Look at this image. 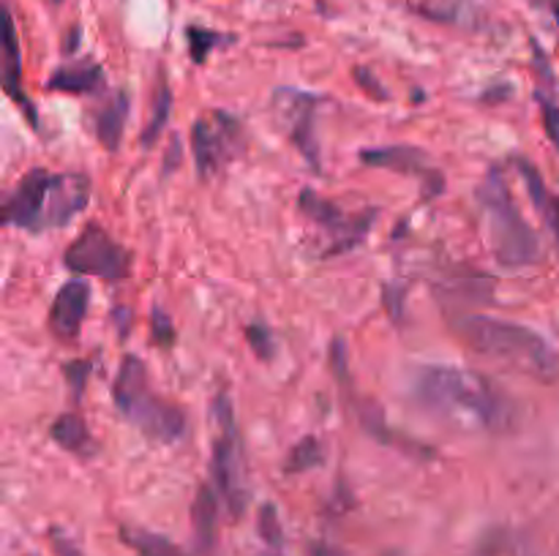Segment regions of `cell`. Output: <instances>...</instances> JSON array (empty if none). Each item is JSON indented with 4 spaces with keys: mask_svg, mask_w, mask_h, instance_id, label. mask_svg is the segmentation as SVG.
Segmentation results:
<instances>
[{
    "mask_svg": "<svg viewBox=\"0 0 559 556\" xmlns=\"http://www.w3.org/2000/svg\"><path fill=\"white\" fill-rule=\"evenodd\" d=\"M415 398L459 428L508 434L519 420L516 403L489 376L459 365L420 368L415 376Z\"/></svg>",
    "mask_w": 559,
    "mask_h": 556,
    "instance_id": "1",
    "label": "cell"
},
{
    "mask_svg": "<svg viewBox=\"0 0 559 556\" xmlns=\"http://www.w3.org/2000/svg\"><path fill=\"white\" fill-rule=\"evenodd\" d=\"M5 60H3V87L16 104L27 112L31 123H36V109L31 107V98L25 96L22 90V65H20V44H16V31H14V20L5 11Z\"/></svg>",
    "mask_w": 559,
    "mask_h": 556,
    "instance_id": "15",
    "label": "cell"
},
{
    "mask_svg": "<svg viewBox=\"0 0 559 556\" xmlns=\"http://www.w3.org/2000/svg\"><path fill=\"white\" fill-rule=\"evenodd\" d=\"M478 202L486 210L491 249H495L497 259L506 267H527L538 262V234L522 216L506 178L497 169H491L484 183L478 185Z\"/></svg>",
    "mask_w": 559,
    "mask_h": 556,
    "instance_id": "3",
    "label": "cell"
},
{
    "mask_svg": "<svg viewBox=\"0 0 559 556\" xmlns=\"http://www.w3.org/2000/svg\"><path fill=\"white\" fill-rule=\"evenodd\" d=\"M366 164L380 169H396V172L413 174L426 183V194H440L442 189V174L437 169L429 167V158L424 150L413 145H388V147H374V150L360 153Z\"/></svg>",
    "mask_w": 559,
    "mask_h": 556,
    "instance_id": "12",
    "label": "cell"
},
{
    "mask_svg": "<svg viewBox=\"0 0 559 556\" xmlns=\"http://www.w3.org/2000/svg\"><path fill=\"white\" fill-rule=\"evenodd\" d=\"M126 118H129V98H126V93H115V96L104 104L102 112L96 114V136L107 150H118Z\"/></svg>",
    "mask_w": 559,
    "mask_h": 556,
    "instance_id": "17",
    "label": "cell"
},
{
    "mask_svg": "<svg viewBox=\"0 0 559 556\" xmlns=\"http://www.w3.org/2000/svg\"><path fill=\"white\" fill-rule=\"evenodd\" d=\"M169 112H173V90H169L167 80H158L156 93H153V114L147 120L145 131H142V147H153V142L162 136L164 125H167Z\"/></svg>",
    "mask_w": 559,
    "mask_h": 556,
    "instance_id": "21",
    "label": "cell"
},
{
    "mask_svg": "<svg viewBox=\"0 0 559 556\" xmlns=\"http://www.w3.org/2000/svg\"><path fill=\"white\" fill-rule=\"evenodd\" d=\"M355 76H358V82H360V85L366 87V90H369V93H374L377 98H385V90H380V87L374 85V82H377L374 76H369V74H366L364 69H355Z\"/></svg>",
    "mask_w": 559,
    "mask_h": 556,
    "instance_id": "31",
    "label": "cell"
},
{
    "mask_svg": "<svg viewBox=\"0 0 559 556\" xmlns=\"http://www.w3.org/2000/svg\"><path fill=\"white\" fill-rule=\"evenodd\" d=\"M538 210H540V216H544L546 221H549L551 232H555V240H557V245H559V196H555V194L546 196V202L538 207Z\"/></svg>",
    "mask_w": 559,
    "mask_h": 556,
    "instance_id": "28",
    "label": "cell"
},
{
    "mask_svg": "<svg viewBox=\"0 0 559 556\" xmlns=\"http://www.w3.org/2000/svg\"><path fill=\"white\" fill-rule=\"evenodd\" d=\"M52 439L58 442L63 450L76 452V456H85L91 450V434H87V425L82 423V418L76 412L60 414L52 423Z\"/></svg>",
    "mask_w": 559,
    "mask_h": 556,
    "instance_id": "19",
    "label": "cell"
},
{
    "mask_svg": "<svg viewBox=\"0 0 559 556\" xmlns=\"http://www.w3.org/2000/svg\"><path fill=\"white\" fill-rule=\"evenodd\" d=\"M322 463V447L314 436H306L300 439L298 445L289 450L287 461H284V472L295 474V472H306V469H314Z\"/></svg>",
    "mask_w": 559,
    "mask_h": 556,
    "instance_id": "22",
    "label": "cell"
},
{
    "mask_svg": "<svg viewBox=\"0 0 559 556\" xmlns=\"http://www.w3.org/2000/svg\"><path fill=\"white\" fill-rule=\"evenodd\" d=\"M273 107H276L278 120L287 129V134L293 136V142L298 145V150L304 153V158H309V164L314 169H320V156H317V134H314V120H317V98L309 96L304 90H293V87H282L276 90L273 98Z\"/></svg>",
    "mask_w": 559,
    "mask_h": 556,
    "instance_id": "9",
    "label": "cell"
},
{
    "mask_svg": "<svg viewBox=\"0 0 559 556\" xmlns=\"http://www.w3.org/2000/svg\"><path fill=\"white\" fill-rule=\"evenodd\" d=\"M104 85L102 65L93 60H80V63H66L49 80V90L60 93H93Z\"/></svg>",
    "mask_w": 559,
    "mask_h": 556,
    "instance_id": "16",
    "label": "cell"
},
{
    "mask_svg": "<svg viewBox=\"0 0 559 556\" xmlns=\"http://www.w3.org/2000/svg\"><path fill=\"white\" fill-rule=\"evenodd\" d=\"M407 5L424 20L462 27V31H480L489 22L486 0H407Z\"/></svg>",
    "mask_w": 559,
    "mask_h": 556,
    "instance_id": "13",
    "label": "cell"
},
{
    "mask_svg": "<svg viewBox=\"0 0 559 556\" xmlns=\"http://www.w3.org/2000/svg\"><path fill=\"white\" fill-rule=\"evenodd\" d=\"M186 36H189V52L194 63H205L211 49H216L218 44L229 41V36H222V33L207 31V27H197V25H191L189 31H186Z\"/></svg>",
    "mask_w": 559,
    "mask_h": 556,
    "instance_id": "23",
    "label": "cell"
},
{
    "mask_svg": "<svg viewBox=\"0 0 559 556\" xmlns=\"http://www.w3.org/2000/svg\"><path fill=\"white\" fill-rule=\"evenodd\" d=\"M63 376L69 379L74 398H80L87 385V376H91V363H85V360H71V363L63 365Z\"/></svg>",
    "mask_w": 559,
    "mask_h": 556,
    "instance_id": "26",
    "label": "cell"
},
{
    "mask_svg": "<svg viewBox=\"0 0 559 556\" xmlns=\"http://www.w3.org/2000/svg\"><path fill=\"white\" fill-rule=\"evenodd\" d=\"M260 532H262V537H265L271 545L282 543V523H278L276 507H273V505H265L260 510Z\"/></svg>",
    "mask_w": 559,
    "mask_h": 556,
    "instance_id": "27",
    "label": "cell"
},
{
    "mask_svg": "<svg viewBox=\"0 0 559 556\" xmlns=\"http://www.w3.org/2000/svg\"><path fill=\"white\" fill-rule=\"evenodd\" d=\"M153 336H156V341L162 343V347H167L175 336L173 325H169V319L162 314V311H153Z\"/></svg>",
    "mask_w": 559,
    "mask_h": 556,
    "instance_id": "29",
    "label": "cell"
},
{
    "mask_svg": "<svg viewBox=\"0 0 559 556\" xmlns=\"http://www.w3.org/2000/svg\"><path fill=\"white\" fill-rule=\"evenodd\" d=\"M530 3H533L535 9H544V11H549V14L555 16V20L559 22V0H530Z\"/></svg>",
    "mask_w": 559,
    "mask_h": 556,
    "instance_id": "32",
    "label": "cell"
},
{
    "mask_svg": "<svg viewBox=\"0 0 559 556\" xmlns=\"http://www.w3.org/2000/svg\"><path fill=\"white\" fill-rule=\"evenodd\" d=\"M87 300H91V289L85 281H69L58 289L49 309V327L58 338H74L80 333L82 319L87 314Z\"/></svg>",
    "mask_w": 559,
    "mask_h": 556,
    "instance_id": "14",
    "label": "cell"
},
{
    "mask_svg": "<svg viewBox=\"0 0 559 556\" xmlns=\"http://www.w3.org/2000/svg\"><path fill=\"white\" fill-rule=\"evenodd\" d=\"M451 327L473 352L484 358L497 360L538 382L559 379V354L533 327L484 314L453 316Z\"/></svg>",
    "mask_w": 559,
    "mask_h": 556,
    "instance_id": "2",
    "label": "cell"
},
{
    "mask_svg": "<svg viewBox=\"0 0 559 556\" xmlns=\"http://www.w3.org/2000/svg\"><path fill=\"white\" fill-rule=\"evenodd\" d=\"M87 200H91V178L87 174L52 172V183H49L36 232L66 227L87 205Z\"/></svg>",
    "mask_w": 559,
    "mask_h": 556,
    "instance_id": "10",
    "label": "cell"
},
{
    "mask_svg": "<svg viewBox=\"0 0 559 556\" xmlns=\"http://www.w3.org/2000/svg\"><path fill=\"white\" fill-rule=\"evenodd\" d=\"M311 556H344V554L338 548H333V545L317 543V545H311Z\"/></svg>",
    "mask_w": 559,
    "mask_h": 556,
    "instance_id": "33",
    "label": "cell"
},
{
    "mask_svg": "<svg viewBox=\"0 0 559 556\" xmlns=\"http://www.w3.org/2000/svg\"><path fill=\"white\" fill-rule=\"evenodd\" d=\"M538 104H540V114H544V129L549 134V140L559 147V104L555 101L551 93H538Z\"/></svg>",
    "mask_w": 559,
    "mask_h": 556,
    "instance_id": "25",
    "label": "cell"
},
{
    "mask_svg": "<svg viewBox=\"0 0 559 556\" xmlns=\"http://www.w3.org/2000/svg\"><path fill=\"white\" fill-rule=\"evenodd\" d=\"M123 534V543L134 551L136 556H186L183 551L175 543H169L167 537L156 532H145V529L136 527H123L120 529Z\"/></svg>",
    "mask_w": 559,
    "mask_h": 556,
    "instance_id": "20",
    "label": "cell"
},
{
    "mask_svg": "<svg viewBox=\"0 0 559 556\" xmlns=\"http://www.w3.org/2000/svg\"><path fill=\"white\" fill-rule=\"evenodd\" d=\"M49 183H52V172L49 169H31L20 183L14 185L3 202V221L9 227H22L36 232L38 218H41L44 200H47Z\"/></svg>",
    "mask_w": 559,
    "mask_h": 556,
    "instance_id": "11",
    "label": "cell"
},
{
    "mask_svg": "<svg viewBox=\"0 0 559 556\" xmlns=\"http://www.w3.org/2000/svg\"><path fill=\"white\" fill-rule=\"evenodd\" d=\"M213 488L222 496L227 510L233 516H240L246 510V499H249V488H246V469H243V450H240L238 423H235L233 401L227 392H218L213 401Z\"/></svg>",
    "mask_w": 559,
    "mask_h": 556,
    "instance_id": "5",
    "label": "cell"
},
{
    "mask_svg": "<svg viewBox=\"0 0 559 556\" xmlns=\"http://www.w3.org/2000/svg\"><path fill=\"white\" fill-rule=\"evenodd\" d=\"M112 396L120 414L126 420H131L147 439L169 445V442L183 436V412L178 407H173V403L164 401V398H158L156 392L147 390L145 363L140 358H134V354H126L123 363H120L112 385Z\"/></svg>",
    "mask_w": 559,
    "mask_h": 556,
    "instance_id": "4",
    "label": "cell"
},
{
    "mask_svg": "<svg viewBox=\"0 0 559 556\" xmlns=\"http://www.w3.org/2000/svg\"><path fill=\"white\" fill-rule=\"evenodd\" d=\"M238 145L240 125L229 114L218 112L211 120H197L191 129V147H194V161L202 178L218 172L235 156Z\"/></svg>",
    "mask_w": 559,
    "mask_h": 556,
    "instance_id": "8",
    "label": "cell"
},
{
    "mask_svg": "<svg viewBox=\"0 0 559 556\" xmlns=\"http://www.w3.org/2000/svg\"><path fill=\"white\" fill-rule=\"evenodd\" d=\"M63 265L76 276H96L102 281L118 283L129 276L131 254L98 223H87L74 243L66 249Z\"/></svg>",
    "mask_w": 559,
    "mask_h": 556,
    "instance_id": "6",
    "label": "cell"
},
{
    "mask_svg": "<svg viewBox=\"0 0 559 556\" xmlns=\"http://www.w3.org/2000/svg\"><path fill=\"white\" fill-rule=\"evenodd\" d=\"M52 551L55 556H82V551L60 532H52Z\"/></svg>",
    "mask_w": 559,
    "mask_h": 556,
    "instance_id": "30",
    "label": "cell"
},
{
    "mask_svg": "<svg viewBox=\"0 0 559 556\" xmlns=\"http://www.w3.org/2000/svg\"><path fill=\"white\" fill-rule=\"evenodd\" d=\"M55 3H60V0H55Z\"/></svg>",
    "mask_w": 559,
    "mask_h": 556,
    "instance_id": "34",
    "label": "cell"
},
{
    "mask_svg": "<svg viewBox=\"0 0 559 556\" xmlns=\"http://www.w3.org/2000/svg\"><path fill=\"white\" fill-rule=\"evenodd\" d=\"M246 338H249L251 349H254L257 358L262 360H271L273 358V336L271 330H267V325H262V322H254V325L246 327Z\"/></svg>",
    "mask_w": 559,
    "mask_h": 556,
    "instance_id": "24",
    "label": "cell"
},
{
    "mask_svg": "<svg viewBox=\"0 0 559 556\" xmlns=\"http://www.w3.org/2000/svg\"><path fill=\"white\" fill-rule=\"evenodd\" d=\"M300 210L306 218L317 223L320 229H325L331 243L325 245V254H342V251L355 249L360 240L369 234L371 223H374L377 213L364 210L358 216H344V210H338L333 202L322 200L320 194H314L311 189L300 191Z\"/></svg>",
    "mask_w": 559,
    "mask_h": 556,
    "instance_id": "7",
    "label": "cell"
},
{
    "mask_svg": "<svg viewBox=\"0 0 559 556\" xmlns=\"http://www.w3.org/2000/svg\"><path fill=\"white\" fill-rule=\"evenodd\" d=\"M191 516H194L197 543L207 551L213 543H216V523H218V494L213 485H202V488L197 491Z\"/></svg>",
    "mask_w": 559,
    "mask_h": 556,
    "instance_id": "18",
    "label": "cell"
}]
</instances>
